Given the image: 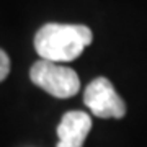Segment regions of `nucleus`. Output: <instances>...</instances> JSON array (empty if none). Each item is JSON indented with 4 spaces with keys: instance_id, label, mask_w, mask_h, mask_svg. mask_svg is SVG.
Segmentation results:
<instances>
[{
    "instance_id": "1",
    "label": "nucleus",
    "mask_w": 147,
    "mask_h": 147,
    "mask_svg": "<svg viewBox=\"0 0 147 147\" xmlns=\"http://www.w3.org/2000/svg\"><path fill=\"white\" fill-rule=\"evenodd\" d=\"M92 41V30L85 25L47 23L38 30L34 49L41 59L51 62H69L79 57Z\"/></svg>"
},
{
    "instance_id": "2",
    "label": "nucleus",
    "mask_w": 147,
    "mask_h": 147,
    "mask_svg": "<svg viewBox=\"0 0 147 147\" xmlns=\"http://www.w3.org/2000/svg\"><path fill=\"white\" fill-rule=\"evenodd\" d=\"M30 79L36 87L56 98H70L80 88V79L74 69L46 59L33 64Z\"/></svg>"
},
{
    "instance_id": "3",
    "label": "nucleus",
    "mask_w": 147,
    "mask_h": 147,
    "mask_svg": "<svg viewBox=\"0 0 147 147\" xmlns=\"http://www.w3.org/2000/svg\"><path fill=\"white\" fill-rule=\"evenodd\" d=\"M84 103L98 118H116L126 115V105L108 79L98 77L92 80L85 88Z\"/></svg>"
},
{
    "instance_id": "4",
    "label": "nucleus",
    "mask_w": 147,
    "mask_h": 147,
    "mask_svg": "<svg viewBox=\"0 0 147 147\" xmlns=\"http://www.w3.org/2000/svg\"><path fill=\"white\" fill-rule=\"evenodd\" d=\"M92 129V118L85 111H67L57 126L56 147H82Z\"/></svg>"
},
{
    "instance_id": "5",
    "label": "nucleus",
    "mask_w": 147,
    "mask_h": 147,
    "mask_svg": "<svg viewBox=\"0 0 147 147\" xmlns=\"http://www.w3.org/2000/svg\"><path fill=\"white\" fill-rule=\"evenodd\" d=\"M10 72V59L3 49H0V82L5 79Z\"/></svg>"
}]
</instances>
